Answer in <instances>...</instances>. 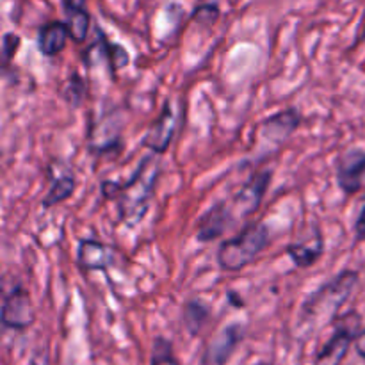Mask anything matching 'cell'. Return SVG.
Returning a JSON list of instances; mask_svg holds the SVG:
<instances>
[{"instance_id": "obj_1", "label": "cell", "mask_w": 365, "mask_h": 365, "mask_svg": "<svg viewBox=\"0 0 365 365\" xmlns=\"http://www.w3.org/2000/svg\"><path fill=\"white\" fill-rule=\"evenodd\" d=\"M160 155L150 152L135 168L134 173L125 182H102V195L107 200H114L118 207V217L127 228H135L146 217L159 182Z\"/></svg>"}, {"instance_id": "obj_2", "label": "cell", "mask_w": 365, "mask_h": 365, "mask_svg": "<svg viewBox=\"0 0 365 365\" xmlns=\"http://www.w3.org/2000/svg\"><path fill=\"white\" fill-rule=\"evenodd\" d=\"M356 284H359V273L355 269H344L319 285L303 302L299 309L298 327L305 328L310 334L316 328L335 319L339 310L353 294Z\"/></svg>"}, {"instance_id": "obj_3", "label": "cell", "mask_w": 365, "mask_h": 365, "mask_svg": "<svg viewBox=\"0 0 365 365\" xmlns=\"http://www.w3.org/2000/svg\"><path fill=\"white\" fill-rule=\"evenodd\" d=\"M271 245L269 228L264 223H248L237 235L221 242L217 266L227 273H239L255 262Z\"/></svg>"}, {"instance_id": "obj_4", "label": "cell", "mask_w": 365, "mask_h": 365, "mask_svg": "<svg viewBox=\"0 0 365 365\" xmlns=\"http://www.w3.org/2000/svg\"><path fill=\"white\" fill-rule=\"evenodd\" d=\"M360 330H362V317L356 312H348L335 317L334 331L323 344V348L317 351L314 365H341L351 344H355V339Z\"/></svg>"}, {"instance_id": "obj_5", "label": "cell", "mask_w": 365, "mask_h": 365, "mask_svg": "<svg viewBox=\"0 0 365 365\" xmlns=\"http://www.w3.org/2000/svg\"><path fill=\"white\" fill-rule=\"evenodd\" d=\"M302 121L303 116L296 107L282 109L267 116L259 127L260 152H264V155H269L302 127Z\"/></svg>"}, {"instance_id": "obj_6", "label": "cell", "mask_w": 365, "mask_h": 365, "mask_svg": "<svg viewBox=\"0 0 365 365\" xmlns=\"http://www.w3.org/2000/svg\"><path fill=\"white\" fill-rule=\"evenodd\" d=\"M271 178H273V171L271 170L255 171L245 182V185L232 196L228 203H230V209L234 212L235 220H246V217L253 216L260 209L264 196H266L267 189H269Z\"/></svg>"}, {"instance_id": "obj_7", "label": "cell", "mask_w": 365, "mask_h": 365, "mask_svg": "<svg viewBox=\"0 0 365 365\" xmlns=\"http://www.w3.org/2000/svg\"><path fill=\"white\" fill-rule=\"evenodd\" d=\"M121 132H123V120L121 114L109 113L100 116L96 123L89 125L88 130V148L91 150L95 155H103V153H116L118 150L123 146V139H121Z\"/></svg>"}, {"instance_id": "obj_8", "label": "cell", "mask_w": 365, "mask_h": 365, "mask_svg": "<svg viewBox=\"0 0 365 365\" xmlns=\"http://www.w3.org/2000/svg\"><path fill=\"white\" fill-rule=\"evenodd\" d=\"M0 317H2L4 328H9V330L24 331L31 328L36 321V309L29 291H25L21 285L11 289L4 296Z\"/></svg>"}, {"instance_id": "obj_9", "label": "cell", "mask_w": 365, "mask_h": 365, "mask_svg": "<svg viewBox=\"0 0 365 365\" xmlns=\"http://www.w3.org/2000/svg\"><path fill=\"white\" fill-rule=\"evenodd\" d=\"M175 132H177V110H175L173 102L166 100L159 116L153 120V123L143 135L141 145L157 155H164L170 150Z\"/></svg>"}, {"instance_id": "obj_10", "label": "cell", "mask_w": 365, "mask_h": 365, "mask_svg": "<svg viewBox=\"0 0 365 365\" xmlns=\"http://www.w3.org/2000/svg\"><path fill=\"white\" fill-rule=\"evenodd\" d=\"M335 177L341 191L348 196L365 191V150H346L337 160Z\"/></svg>"}, {"instance_id": "obj_11", "label": "cell", "mask_w": 365, "mask_h": 365, "mask_svg": "<svg viewBox=\"0 0 365 365\" xmlns=\"http://www.w3.org/2000/svg\"><path fill=\"white\" fill-rule=\"evenodd\" d=\"M242 341H245V327L241 323L227 324L205 346L202 365H227Z\"/></svg>"}, {"instance_id": "obj_12", "label": "cell", "mask_w": 365, "mask_h": 365, "mask_svg": "<svg viewBox=\"0 0 365 365\" xmlns=\"http://www.w3.org/2000/svg\"><path fill=\"white\" fill-rule=\"evenodd\" d=\"M324 248H327V242H324L321 228L317 225H310L305 234L285 246V253L298 269H309L314 264L319 262L321 257L324 255Z\"/></svg>"}, {"instance_id": "obj_13", "label": "cell", "mask_w": 365, "mask_h": 365, "mask_svg": "<svg viewBox=\"0 0 365 365\" xmlns=\"http://www.w3.org/2000/svg\"><path fill=\"white\" fill-rule=\"evenodd\" d=\"M235 223H237V220H235L234 212H232L230 203L227 200H220L198 220V225H196V241H216V239L223 237L228 228Z\"/></svg>"}, {"instance_id": "obj_14", "label": "cell", "mask_w": 365, "mask_h": 365, "mask_svg": "<svg viewBox=\"0 0 365 365\" xmlns=\"http://www.w3.org/2000/svg\"><path fill=\"white\" fill-rule=\"evenodd\" d=\"M50 187L46 195L43 196L41 205L43 209H52L59 203L66 202L71 198V195L77 189V178L71 168L64 164L63 160H53V164L48 166Z\"/></svg>"}, {"instance_id": "obj_15", "label": "cell", "mask_w": 365, "mask_h": 365, "mask_svg": "<svg viewBox=\"0 0 365 365\" xmlns=\"http://www.w3.org/2000/svg\"><path fill=\"white\" fill-rule=\"evenodd\" d=\"M77 262L84 271H107L114 264V252L95 239H81L77 246Z\"/></svg>"}, {"instance_id": "obj_16", "label": "cell", "mask_w": 365, "mask_h": 365, "mask_svg": "<svg viewBox=\"0 0 365 365\" xmlns=\"http://www.w3.org/2000/svg\"><path fill=\"white\" fill-rule=\"evenodd\" d=\"M70 39L66 21H48L38 31V50L45 57H56L66 48Z\"/></svg>"}, {"instance_id": "obj_17", "label": "cell", "mask_w": 365, "mask_h": 365, "mask_svg": "<svg viewBox=\"0 0 365 365\" xmlns=\"http://www.w3.org/2000/svg\"><path fill=\"white\" fill-rule=\"evenodd\" d=\"M63 9L66 14V25L70 39L75 43H84L88 38L91 16L86 7V0H63Z\"/></svg>"}, {"instance_id": "obj_18", "label": "cell", "mask_w": 365, "mask_h": 365, "mask_svg": "<svg viewBox=\"0 0 365 365\" xmlns=\"http://www.w3.org/2000/svg\"><path fill=\"white\" fill-rule=\"evenodd\" d=\"M210 317H212L210 307L203 299L191 298L185 302L184 310H182V319H184V327L189 331V335L196 337V335L202 334L203 328L210 323Z\"/></svg>"}, {"instance_id": "obj_19", "label": "cell", "mask_w": 365, "mask_h": 365, "mask_svg": "<svg viewBox=\"0 0 365 365\" xmlns=\"http://www.w3.org/2000/svg\"><path fill=\"white\" fill-rule=\"evenodd\" d=\"M150 365H180L178 359L175 356L171 341H168V339L164 337H155L152 346Z\"/></svg>"}, {"instance_id": "obj_20", "label": "cell", "mask_w": 365, "mask_h": 365, "mask_svg": "<svg viewBox=\"0 0 365 365\" xmlns=\"http://www.w3.org/2000/svg\"><path fill=\"white\" fill-rule=\"evenodd\" d=\"M84 95H86L84 78H82L77 71H73V73L70 75V78L66 81V84H64L63 98L66 100L68 106L73 107V109H77V107L82 106Z\"/></svg>"}, {"instance_id": "obj_21", "label": "cell", "mask_w": 365, "mask_h": 365, "mask_svg": "<svg viewBox=\"0 0 365 365\" xmlns=\"http://www.w3.org/2000/svg\"><path fill=\"white\" fill-rule=\"evenodd\" d=\"M100 32V38H102V50L100 52L106 53V57L109 59V64L113 70H120V68H123L125 64H128V53L125 52L123 46L116 45V43H109L107 41V38L103 36L102 31Z\"/></svg>"}, {"instance_id": "obj_22", "label": "cell", "mask_w": 365, "mask_h": 365, "mask_svg": "<svg viewBox=\"0 0 365 365\" xmlns=\"http://www.w3.org/2000/svg\"><path fill=\"white\" fill-rule=\"evenodd\" d=\"M20 45H21V38L18 34H14V32H6L2 38V53H4V61H11L14 56H16V52L20 50Z\"/></svg>"}, {"instance_id": "obj_23", "label": "cell", "mask_w": 365, "mask_h": 365, "mask_svg": "<svg viewBox=\"0 0 365 365\" xmlns=\"http://www.w3.org/2000/svg\"><path fill=\"white\" fill-rule=\"evenodd\" d=\"M355 235L359 241H365V202L359 210V216L355 220Z\"/></svg>"}, {"instance_id": "obj_24", "label": "cell", "mask_w": 365, "mask_h": 365, "mask_svg": "<svg viewBox=\"0 0 365 365\" xmlns=\"http://www.w3.org/2000/svg\"><path fill=\"white\" fill-rule=\"evenodd\" d=\"M353 346H355L356 353H359V355L365 360V328H362V330L359 331V335H356L355 339V344Z\"/></svg>"}, {"instance_id": "obj_25", "label": "cell", "mask_w": 365, "mask_h": 365, "mask_svg": "<svg viewBox=\"0 0 365 365\" xmlns=\"http://www.w3.org/2000/svg\"><path fill=\"white\" fill-rule=\"evenodd\" d=\"M227 299L232 303V305L237 307V309L245 307V302H242V298H239V294L235 291H228L227 292Z\"/></svg>"}]
</instances>
